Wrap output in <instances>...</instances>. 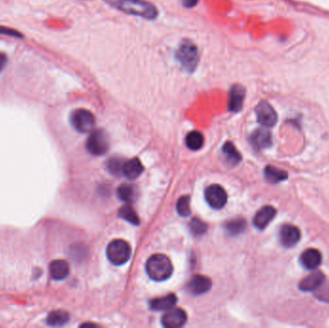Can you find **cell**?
Instances as JSON below:
<instances>
[{"label": "cell", "mask_w": 329, "mask_h": 328, "mask_svg": "<svg viewBox=\"0 0 329 328\" xmlns=\"http://www.w3.org/2000/svg\"><path fill=\"white\" fill-rule=\"evenodd\" d=\"M112 7L128 15L154 19L158 16V10L150 2L145 0H105Z\"/></svg>", "instance_id": "cell-1"}, {"label": "cell", "mask_w": 329, "mask_h": 328, "mask_svg": "<svg viewBox=\"0 0 329 328\" xmlns=\"http://www.w3.org/2000/svg\"><path fill=\"white\" fill-rule=\"evenodd\" d=\"M146 270L148 276L154 281H164L173 274V264L163 254L151 256L147 262Z\"/></svg>", "instance_id": "cell-2"}, {"label": "cell", "mask_w": 329, "mask_h": 328, "mask_svg": "<svg viewBox=\"0 0 329 328\" xmlns=\"http://www.w3.org/2000/svg\"><path fill=\"white\" fill-rule=\"evenodd\" d=\"M176 58L182 67L188 72L193 73L199 61V53L198 48L191 41H183L176 51Z\"/></svg>", "instance_id": "cell-3"}, {"label": "cell", "mask_w": 329, "mask_h": 328, "mask_svg": "<svg viewBox=\"0 0 329 328\" xmlns=\"http://www.w3.org/2000/svg\"><path fill=\"white\" fill-rule=\"evenodd\" d=\"M108 259L115 266H122L127 262L131 256V247L124 240H115L107 247Z\"/></svg>", "instance_id": "cell-4"}, {"label": "cell", "mask_w": 329, "mask_h": 328, "mask_svg": "<svg viewBox=\"0 0 329 328\" xmlns=\"http://www.w3.org/2000/svg\"><path fill=\"white\" fill-rule=\"evenodd\" d=\"M70 123L75 130L80 133H88L93 128L95 116L88 110L77 109L70 115Z\"/></svg>", "instance_id": "cell-5"}, {"label": "cell", "mask_w": 329, "mask_h": 328, "mask_svg": "<svg viewBox=\"0 0 329 328\" xmlns=\"http://www.w3.org/2000/svg\"><path fill=\"white\" fill-rule=\"evenodd\" d=\"M109 148V138L103 130L91 132L87 139V149L93 155H102L107 152Z\"/></svg>", "instance_id": "cell-6"}, {"label": "cell", "mask_w": 329, "mask_h": 328, "mask_svg": "<svg viewBox=\"0 0 329 328\" xmlns=\"http://www.w3.org/2000/svg\"><path fill=\"white\" fill-rule=\"evenodd\" d=\"M257 121L265 127H272L277 123V114L272 105L266 101L260 102L255 108Z\"/></svg>", "instance_id": "cell-7"}, {"label": "cell", "mask_w": 329, "mask_h": 328, "mask_svg": "<svg viewBox=\"0 0 329 328\" xmlns=\"http://www.w3.org/2000/svg\"><path fill=\"white\" fill-rule=\"evenodd\" d=\"M207 203L214 209H221L227 202V194L220 185H211L205 190Z\"/></svg>", "instance_id": "cell-8"}, {"label": "cell", "mask_w": 329, "mask_h": 328, "mask_svg": "<svg viewBox=\"0 0 329 328\" xmlns=\"http://www.w3.org/2000/svg\"><path fill=\"white\" fill-rule=\"evenodd\" d=\"M187 321L185 311L179 308H172L167 312L162 318V324L165 327L178 328L183 326Z\"/></svg>", "instance_id": "cell-9"}, {"label": "cell", "mask_w": 329, "mask_h": 328, "mask_svg": "<svg viewBox=\"0 0 329 328\" xmlns=\"http://www.w3.org/2000/svg\"><path fill=\"white\" fill-rule=\"evenodd\" d=\"M281 244L286 247L296 246L300 240V231L292 224H285L281 227L279 232Z\"/></svg>", "instance_id": "cell-10"}, {"label": "cell", "mask_w": 329, "mask_h": 328, "mask_svg": "<svg viewBox=\"0 0 329 328\" xmlns=\"http://www.w3.org/2000/svg\"><path fill=\"white\" fill-rule=\"evenodd\" d=\"M246 98V90L241 85H233L229 91V102H228V109L231 112L237 113L242 110L244 101Z\"/></svg>", "instance_id": "cell-11"}, {"label": "cell", "mask_w": 329, "mask_h": 328, "mask_svg": "<svg viewBox=\"0 0 329 328\" xmlns=\"http://www.w3.org/2000/svg\"><path fill=\"white\" fill-rule=\"evenodd\" d=\"M250 143L256 149H264L271 147L272 144V133L266 128L256 129L250 135Z\"/></svg>", "instance_id": "cell-12"}, {"label": "cell", "mask_w": 329, "mask_h": 328, "mask_svg": "<svg viewBox=\"0 0 329 328\" xmlns=\"http://www.w3.org/2000/svg\"><path fill=\"white\" fill-rule=\"evenodd\" d=\"M275 215L276 210L272 206H265L256 213L253 219V224L258 229H265L273 220Z\"/></svg>", "instance_id": "cell-13"}, {"label": "cell", "mask_w": 329, "mask_h": 328, "mask_svg": "<svg viewBox=\"0 0 329 328\" xmlns=\"http://www.w3.org/2000/svg\"><path fill=\"white\" fill-rule=\"evenodd\" d=\"M324 274L321 271L313 272L310 275L302 279L298 285V288L302 292H313L321 287L324 282Z\"/></svg>", "instance_id": "cell-14"}, {"label": "cell", "mask_w": 329, "mask_h": 328, "mask_svg": "<svg viewBox=\"0 0 329 328\" xmlns=\"http://www.w3.org/2000/svg\"><path fill=\"white\" fill-rule=\"evenodd\" d=\"M321 252L318 249L309 248L300 256V263L307 270H315L321 264Z\"/></svg>", "instance_id": "cell-15"}, {"label": "cell", "mask_w": 329, "mask_h": 328, "mask_svg": "<svg viewBox=\"0 0 329 328\" xmlns=\"http://www.w3.org/2000/svg\"><path fill=\"white\" fill-rule=\"evenodd\" d=\"M211 286L212 282L208 277L203 275H196L190 281L188 289L193 295H198L208 292Z\"/></svg>", "instance_id": "cell-16"}, {"label": "cell", "mask_w": 329, "mask_h": 328, "mask_svg": "<svg viewBox=\"0 0 329 328\" xmlns=\"http://www.w3.org/2000/svg\"><path fill=\"white\" fill-rule=\"evenodd\" d=\"M50 272L51 277L55 280H63L69 273V266L65 260L57 259L50 263Z\"/></svg>", "instance_id": "cell-17"}, {"label": "cell", "mask_w": 329, "mask_h": 328, "mask_svg": "<svg viewBox=\"0 0 329 328\" xmlns=\"http://www.w3.org/2000/svg\"><path fill=\"white\" fill-rule=\"evenodd\" d=\"M144 172V167L139 159L134 158L124 162L123 173L128 179H136Z\"/></svg>", "instance_id": "cell-18"}, {"label": "cell", "mask_w": 329, "mask_h": 328, "mask_svg": "<svg viewBox=\"0 0 329 328\" xmlns=\"http://www.w3.org/2000/svg\"><path fill=\"white\" fill-rule=\"evenodd\" d=\"M177 302L176 296L169 295L161 298H156L150 301V308L154 311H166L172 309Z\"/></svg>", "instance_id": "cell-19"}, {"label": "cell", "mask_w": 329, "mask_h": 328, "mask_svg": "<svg viewBox=\"0 0 329 328\" xmlns=\"http://www.w3.org/2000/svg\"><path fill=\"white\" fill-rule=\"evenodd\" d=\"M265 178L270 183L276 184L281 181L286 180L288 178V173L272 166H268L265 169Z\"/></svg>", "instance_id": "cell-20"}, {"label": "cell", "mask_w": 329, "mask_h": 328, "mask_svg": "<svg viewBox=\"0 0 329 328\" xmlns=\"http://www.w3.org/2000/svg\"><path fill=\"white\" fill-rule=\"evenodd\" d=\"M222 153L225 156V159L228 164L235 166L239 164L242 160V156L239 153L238 150L234 147L232 143H225L222 148Z\"/></svg>", "instance_id": "cell-21"}, {"label": "cell", "mask_w": 329, "mask_h": 328, "mask_svg": "<svg viewBox=\"0 0 329 328\" xmlns=\"http://www.w3.org/2000/svg\"><path fill=\"white\" fill-rule=\"evenodd\" d=\"M68 320H69V316L67 312L56 310L50 313L46 319V322L51 326H62L66 324Z\"/></svg>", "instance_id": "cell-22"}, {"label": "cell", "mask_w": 329, "mask_h": 328, "mask_svg": "<svg viewBox=\"0 0 329 328\" xmlns=\"http://www.w3.org/2000/svg\"><path fill=\"white\" fill-rule=\"evenodd\" d=\"M204 143L203 135L198 131L190 132L186 137V146L191 149L197 151L202 148Z\"/></svg>", "instance_id": "cell-23"}, {"label": "cell", "mask_w": 329, "mask_h": 328, "mask_svg": "<svg viewBox=\"0 0 329 328\" xmlns=\"http://www.w3.org/2000/svg\"><path fill=\"white\" fill-rule=\"evenodd\" d=\"M246 227H247L246 221L242 219L232 220L231 222H227L225 225V229L231 236H238L245 231Z\"/></svg>", "instance_id": "cell-24"}, {"label": "cell", "mask_w": 329, "mask_h": 328, "mask_svg": "<svg viewBox=\"0 0 329 328\" xmlns=\"http://www.w3.org/2000/svg\"><path fill=\"white\" fill-rule=\"evenodd\" d=\"M119 216L125 220L126 222H130L132 224L139 225L140 224V220L138 215L135 212V210L132 208L131 206L126 204L123 206L119 212Z\"/></svg>", "instance_id": "cell-25"}, {"label": "cell", "mask_w": 329, "mask_h": 328, "mask_svg": "<svg viewBox=\"0 0 329 328\" xmlns=\"http://www.w3.org/2000/svg\"><path fill=\"white\" fill-rule=\"evenodd\" d=\"M118 196L124 202H130L136 197V190L130 184H123L118 189Z\"/></svg>", "instance_id": "cell-26"}, {"label": "cell", "mask_w": 329, "mask_h": 328, "mask_svg": "<svg viewBox=\"0 0 329 328\" xmlns=\"http://www.w3.org/2000/svg\"><path fill=\"white\" fill-rule=\"evenodd\" d=\"M191 198L189 196H184L182 197L176 204V210L177 213L179 214L182 217H188L191 214Z\"/></svg>", "instance_id": "cell-27"}, {"label": "cell", "mask_w": 329, "mask_h": 328, "mask_svg": "<svg viewBox=\"0 0 329 328\" xmlns=\"http://www.w3.org/2000/svg\"><path fill=\"white\" fill-rule=\"evenodd\" d=\"M207 228H208V226L205 222H203L198 219H193L192 222H190V229L195 236H201V235L205 234Z\"/></svg>", "instance_id": "cell-28"}, {"label": "cell", "mask_w": 329, "mask_h": 328, "mask_svg": "<svg viewBox=\"0 0 329 328\" xmlns=\"http://www.w3.org/2000/svg\"><path fill=\"white\" fill-rule=\"evenodd\" d=\"M124 162L118 158H113L109 160L107 163L108 171L114 175H121L123 173Z\"/></svg>", "instance_id": "cell-29"}, {"label": "cell", "mask_w": 329, "mask_h": 328, "mask_svg": "<svg viewBox=\"0 0 329 328\" xmlns=\"http://www.w3.org/2000/svg\"><path fill=\"white\" fill-rule=\"evenodd\" d=\"M315 296L319 300L329 303V282H323L321 287L315 291Z\"/></svg>", "instance_id": "cell-30"}, {"label": "cell", "mask_w": 329, "mask_h": 328, "mask_svg": "<svg viewBox=\"0 0 329 328\" xmlns=\"http://www.w3.org/2000/svg\"><path fill=\"white\" fill-rule=\"evenodd\" d=\"M0 34L8 35V36H17V37H21V35L19 33H17V31L12 30V29H9V28H6V27H0Z\"/></svg>", "instance_id": "cell-31"}, {"label": "cell", "mask_w": 329, "mask_h": 328, "mask_svg": "<svg viewBox=\"0 0 329 328\" xmlns=\"http://www.w3.org/2000/svg\"><path fill=\"white\" fill-rule=\"evenodd\" d=\"M199 0H182L183 2V5L186 7V8H193L195 7Z\"/></svg>", "instance_id": "cell-32"}, {"label": "cell", "mask_w": 329, "mask_h": 328, "mask_svg": "<svg viewBox=\"0 0 329 328\" xmlns=\"http://www.w3.org/2000/svg\"><path fill=\"white\" fill-rule=\"evenodd\" d=\"M7 64V56L4 53L0 52V73L4 69Z\"/></svg>", "instance_id": "cell-33"}]
</instances>
